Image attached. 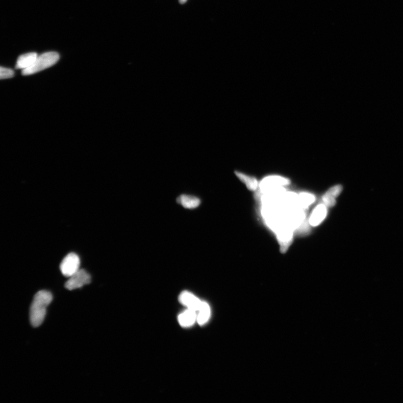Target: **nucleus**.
Returning a JSON list of instances; mask_svg holds the SVG:
<instances>
[{"label": "nucleus", "instance_id": "1", "mask_svg": "<svg viewBox=\"0 0 403 403\" xmlns=\"http://www.w3.org/2000/svg\"><path fill=\"white\" fill-rule=\"evenodd\" d=\"M52 299V294L46 290L39 291L34 296L30 309V322L33 327L40 326L44 321L47 307Z\"/></svg>", "mask_w": 403, "mask_h": 403}, {"label": "nucleus", "instance_id": "2", "mask_svg": "<svg viewBox=\"0 0 403 403\" xmlns=\"http://www.w3.org/2000/svg\"><path fill=\"white\" fill-rule=\"evenodd\" d=\"M59 59L60 55L57 52H49L43 53L38 56L34 64L29 68L22 70V75L28 76L41 72L56 64Z\"/></svg>", "mask_w": 403, "mask_h": 403}, {"label": "nucleus", "instance_id": "3", "mask_svg": "<svg viewBox=\"0 0 403 403\" xmlns=\"http://www.w3.org/2000/svg\"><path fill=\"white\" fill-rule=\"evenodd\" d=\"M80 259L79 256L74 253L67 255L60 264L62 274L66 277H70L80 270Z\"/></svg>", "mask_w": 403, "mask_h": 403}, {"label": "nucleus", "instance_id": "4", "mask_svg": "<svg viewBox=\"0 0 403 403\" xmlns=\"http://www.w3.org/2000/svg\"><path fill=\"white\" fill-rule=\"evenodd\" d=\"M69 278L65 284V287L69 290L77 289L91 282L90 275L83 269H80Z\"/></svg>", "mask_w": 403, "mask_h": 403}, {"label": "nucleus", "instance_id": "5", "mask_svg": "<svg viewBox=\"0 0 403 403\" xmlns=\"http://www.w3.org/2000/svg\"><path fill=\"white\" fill-rule=\"evenodd\" d=\"M292 227L287 224L281 225L276 230L277 234V238L280 244V252L284 253L288 248L290 247L293 241V233Z\"/></svg>", "mask_w": 403, "mask_h": 403}, {"label": "nucleus", "instance_id": "6", "mask_svg": "<svg viewBox=\"0 0 403 403\" xmlns=\"http://www.w3.org/2000/svg\"><path fill=\"white\" fill-rule=\"evenodd\" d=\"M290 180L285 177L279 176H271L263 179L259 185L262 191L266 193L271 189L282 187L290 184Z\"/></svg>", "mask_w": 403, "mask_h": 403}, {"label": "nucleus", "instance_id": "7", "mask_svg": "<svg viewBox=\"0 0 403 403\" xmlns=\"http://www.w3.org/2000/svg\"><path fill=\"white\" fill-rule=\"evenodd\" d=\"M179 300L182 305L187 307V309L194 310L197 312L199 310L203 302L194 294L189 291L181 292Z\"/></svg>", "mask_w": 403, "mask_h": 403}, {"label": "nucleus", "instance_id": "8", "mask_svg": "<svg viewBox=\"0 0 403 403\" xmlns=\"http://www.w3.org/2000/svg\"><path fill=\"white\" fill-rule=\"evenodd\" d=\"M327 215V207L325 204H320L316 207L312 212L309 219V223L313 227H317L326 219Z\"/></svg>", "mask_w": 403, "mask_h": 403}, {"label": "nucleus", "instance_id": "9", "mask_svg": "<svg viewBox=\"0 0 403 403\" xmlns=\"http://www.w3.org/2000/svg\"><path fill=\"white\" fill-rule=\"evenodd\" d=\"M342 189L341 185H335L330 188L322 197L323 204L327 207H333L336 203L335 199L341 194Z\"/></svg>", "mask_w": 403, "mask_h": 403}, {"label": "nucleus", "instance_id": "10", "mask_svg": "<svg viewBox=\"0 0 403 403\" xmlns=\"http://www.w3.org/2000/svg\"><path fill=\"white\" fill-rule=\"evenodd\" d=\"M38 55L37 53L30 52L21 55L18 58L15 68L22 70L29 68L34 64Z\"/></svg>", "mask_w": 403, "mask_h": 403}, {"label": "nucleus", "instance_id": "11", "mask_svg": "<svg viewBox=\"0 0 403 403\" xmlns=\"http://www.w3.org/2000/svg\"><path fill=\"white\" fill-rule=\"evenodd\" d=\"M177 319L181 327H191L197 322V312L194 310L187 309L178 316Z\"/></svg>", "mask_w": 403, "mask_h": 403}, {"label": "nucleus", "instance_id": "12", "mask_svg": "<svg viewBox=\"0 0 403 403\" xmlns=\"http://www.w3.org/2000/svg\"><path fill=\"white\" fill-rule=\"evenodd\" d=\"M176 201L183 207L187 209L196 208L201 204V200L199 198L191 195H181L177 199Z\"/></svg>", "mask_w": 403, "mask_h": 403}, {"label": "nucleus", "instance_id": "13", "mask_svg": "<svg viewBox=\"0 0 403 403\" xmlns=\"http://www.w3.org/2000/svg\"><path fill=\"white\" fill-rule=\"evenodd\" d=\"M210 316V307L206 302H203L200 309L197 311V323L200 326H203L208 321Z\"/></svg>", "mask_w": 403, "mask_h": 403}, {"label": "nucleus", "instance_id": "14", "mask_svg": "<svg viewBox=\"0 0 403 403\" xmlns=\"http://www.w3.org/2000/svg\"><path fill=\"white\" fill-rule=\"evenodd\" d=\"M235 175L238 178L246 185L249 190L255 191L258 187V182L254 177L249 176L242 173L235 172Z\"/></svg>", "mask_w": 403, "mask_h": 403}, {"label": "nucleus", "instance_id": "15", "mask_svg": "<svg viewBox=\"0 0 403 403\" xmlns=\"http://www.w3.org/2000/svg\"><path fill=\"white\" fill-rule=\"evenodd\" d=\"M315 197L314 195L307 193H301L298 196V202L300 207H307L314 202Z\"/></svg>", "mask_w": 403, "mask_h": 403}, {"label": "nucleus", "instance_id": "16", "mask_svg": "<svg viewBox=\"0 0 403 403\" xmlns=\"http://www.w3.org/2000/svg\"><path fill=\"white\" fill-rule=\"evenodd\" d=\"M14 72L13 70L1 67V69H0V78L1 80L12 78L14 76Z\"/></svg>", "mask_w": 403, "mask_h": 403}, {"label": "nucleus", "instance_id": "17", "mask_svg": "<svg viewBox=\"0 0 403 403\" xmlns=\"http://www.w3.org/2000/svg\"><path fill=\"white\" fill-rule=\"evenodd\" d=\"M187 1V0H179V2L181 4H184L185 3H186Z\"/></svg>", "mask_w": 403, "mask_h": 403}]
</instances>
